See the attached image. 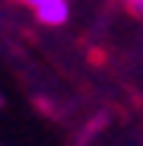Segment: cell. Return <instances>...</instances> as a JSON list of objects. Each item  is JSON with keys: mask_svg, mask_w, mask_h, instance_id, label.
<instances>
[{"mask_svg": "<svg viewBox=\"0 0 143 146\" xmlns=\"http://www.w3.org/2000/svg\"><path fill=\"white\" fill-rule=\"evenodd\" d=\"M124 3H127L130 10H137V13H143V0H124Z\"/></svg>", "mask_w": 143, "mask_h": 146, "instance_id": "7a4b0ae2", "label": "cell"}, {"mask_svg": "<svg viewBox=\"0 0 143 146\" xmlns=\"http://www.w3.org/2000/svg\"><path fill=\"white\" fill-rule=\"evenodd\" d=\"M32 13H35V19L41 26H64L70 19V0H45V3L35 7Z\"/></svg>", "mask_w": 143, "mask_h": 146, "instance_id": "6da1fadb", "label": "cell"}, {"mask_svg": "<svg viewBox=\"0 0 143 146\" xmlns=\"http://www.w3.org/2000/svg\"><path fill=\"white\" fill-rule=\"evenodd\" d=\"M19 3H22V7H29V10H35V7L45 3V0H19Z\"/></svg>", "mask_w": 143, "mask_h": 146, "instance_id": "3957f363", "label": "cell"}]
</instances>
